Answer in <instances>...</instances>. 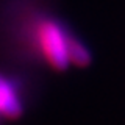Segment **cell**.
I'll list each match as a JSON object with an SVG mask.
<instances>
[{
	"label": "cell",
	"instance_id": "6da1fadb",
	"mask_svg": "<svg viewBox=\"0 0 125 125\" xmlns=\"http://www.w3.org/2000/svg\"><path fill=\"white\" fill-rule=\"evenodd\" d=\"M31 36L39 55L52 69L61 72L70 66L69 42L72 36L56 19L44 16L34 21Z\"/></svg>",
	"mask_w": 125,
	"mask_h": 125
},
{
	"label": "cell",
	"instance_id": "3957f363",
	"mask_svg": "<svg viewBox=\"0 0 125 125\" xmlns=\"http://www.w3.org/2000/svg\"><path fill=\"white\" fill-rule=\"evenodd\" d=\"M91 52L88 50L83 42L77 38H70L69 42V61L70 66H75V67H86V66L91 64Z\"/></svg>",
	"mask_w": 125,
	"mask_h": 125
},
{
	"label": "cell",
	"instance_id": "7a4b0ae2",
	"mask_svg": "<svg viewBox=\"0 0 125 125\" xmlns=\"http://www.w3.org/2000/svg\"><path fill=\"white\" fill-rule=\"evenodd\" d=\"M23 105L16 86L6 77L0 75V116L16 119L22 114Z\"/></svg>",
	"mask_w": 125,
	"mask_h": 125
}]
</instances>
